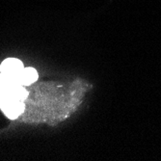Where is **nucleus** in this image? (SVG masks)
Returning <instances> with one entry per match:
<instances>
[{"instance_id": "f03ea898", "label": "nucleus", "mask_w": 161, "mask_h": 161, "mask_svg": "<svg viewBox=\"0 0 161 161\" xmlns=\"http://www.w3.org/2000/svg\"><path fill=\"white\" fill-rule=\"evenodd\" d=\"M23 69L24 67L22 62L19 59H16V58H8V59L4 60L0 66L1 74L14 78V80Z\"/></svg>"}, {"instance_id": "f257e3e1", "label": "nucleus", "mask_w": 161, "mask_h": 161, "mask_svg": "<svg viewBox=\"0 0 161 161\" xmlns=\"http://www.w3.org/2000/svg\"><path fill=\"white\" fill-rule=\"evenodd\" d=\"M27 97L24 86L14 78L0 74V103L7 101H23Z\"/></svg>"}, {"instance_id": "7ed1b4c3", "label": "nucleus", "mask_w": 161, "mask_h": 161, "mask_svg": "<svg viewBox=\"0 0 161 161\" xmlns=\"http://www.w3.org/2000/svg\"><path fill=\"white\" fill-rule=\"evenodd\" d=\"M0 108L4 114L10 119H17L23 112L24 104L23 101H7L0 103Z\"/></svg>"}, {"instance_id": "20e7f679", "label": "nucleus", "mask_w": 161, "mask_h": 161, "mask_svg": "<svg viewBox=\"0 0 161 161\" xmlns=\"http://www.w3.org/2000/svg\"><path fill=\"white\" fill-rule=\"evenodd\" d=\"M38 79V72L33 68H24L20 74L17 76L16 80L22 86H28L34 83Z\"/></svg>"}]
</instances>
